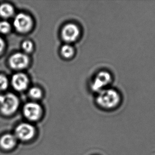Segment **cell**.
<instances>
[{"instance_id":"8","label":"cell","mask_w":155,"mask_h":155,"mask_svg":"<svg viewBox=\"0 0 155 155\" xmlns=\"http://www.w3.org/2000/svg\"><path fill=\"white\" fill-rule=\"evenodd\" d=\"M15 137L21 140H29L35 136L36 130L29 124L23 123L19 124L15 129Z\"/></svg>"},{"instance_id":"13","label":"cell","mask_w":155,"mask_h":155,"mask_svg":"<svg viewBox=\"0 0 155 155\" xmlns=\"http://www.w3.org/2000/svg\"><path fill=\"white\" fill-rule=\"evenodd\" d=\"M30 97L34 100H38L42 97V91L37 87H33L29 91Z\"/></svg>"},{"instance_id":"7","label":"cell","mask_w":155,"mask_h":155,"mask_svg":"<svg viewBox=\"0 0 155 155\" xmlns=\"http://www.w3.org/2000/svg\"><path fill=\"white\" fill-rule=\"evenodd\" d=\"M23 114L25 117L30 121H37L42 114L41 107L38 103L29 102L23 107Z\"/></svg>"},{"instance_id":"3","label":"cell","mask_w":155,"mask_h":155,"mask_svg":"<svg viewBox=\"0 0 155 155\" xmlns=\"http://www.w3.org/2000/svg\"><path fill=\"white\" fill-rule=\"evenodd\" d=\"M33 21L30 16L24 13H20L15 17L13 26L17 31L25 34L31 29Z\"/></svg>"},{"instance_id":"4","label":"cell","mask_w":155,"mask_h":155,"mask_svg":"<svg viewBox=\"0 0 155 155\" xmlns=\"http://www.w3.org/2000/svg\"><path fill=\"white\" fill-rule=\"evenodd\" d=\"M112 81L111 74L108 71H101L95 76L91 85V89L94 92H100L104 90Z\"/></svg>"},{"instance_id":"10","label":"cell","mask_w":155,"mask_h":155,"mask_svg":"<svg viewBox=\"0 0 155 155\" xmlns=\"http://www.w3.org/2000/svg\"><path fill=\"white\" fill-rule=\"evenodd\" d=\"M16 143V137L13 134H5L0 139V146L5 150L12 149L13 147H15Z\"/></svg>"},{"instance_id":"16","label":"cell","mask_w":155,"mask_h":155,"mask_svg":"<svg viewBox=\"0 0 155 155\" xmlns=\"http://www.w3.org/2000/svg\"><path fill=\"white\" fill-rule=\"evenodd\" d=\"M8 80L6 76L0 74V91L5 90L8 87Z\"/></svg>"},{"instance_id":"17","label":"cell","mask_w":155,"mask_h":155,"mask_svg":"<svg viewBox=\"0 0 155 155\" xmlns=\"http://www.w3.org/2000/svg\"><path fill=\"white\" fill-rule=\"evenodd\" d=\"M5 42L2 37H0V54H2L5 48Z\"/></svg>"},{"instance_id":"5","label":"cell","mask_w":155,"mask_h":155,"mask_svg":"<svg viewBox=\"0 0 155 155\" xmlns=\"http://www.w3.org/2000/svg\"><path fill=\"white\" fill-rule=\"evenodd\" d=\"M80 30L78 25L73 23H67L63 27L61 36L66 42H73L75 41L80 36Z\"/></svg>"},{"instance_id":"15","label":"cell","mask_w":155,"mask_h":155,"mask_svg":"<svg viewBox=\"0 0 155 155\" xmlns=\"http://www.w3.org/2000/svg\"><path fill=\"white\" fill-rule=\"evenodd\" d=\"M22 48L25 52L29 53L33 51L34 44L30 40H25L22 44Z\"/></svg>"},{"instance_id":"6","label":"cell","mask_w":155,"mask_h":155,"mask_svg":"<svg viewBox=\"0 0 155 155\" xmlns=\"http://www.w3.org/2000/svg\"><path fill=\"white\" fill-rule=\"evenodd\" d=\"M29 58L27 54L22 52H17L12 54L8 60L11 68L15 70H21L27 67Z\"/></svg>"},{"instance_id":"14","label":"cell","mask_w":155,"mask_h":155,"mask_svg":"<svg viewBox=\"0 0 155 155\" xmlns=\"http://www.w3.org/2000/svg\"><path fill=\"white\" fill-rule=\"evenodd\" d=\"M11 30V25L6 21H0V34H6Z\"/></svg>"},{"instance_id":"12","label":"cell","mask_w":155,"mask_h":155,"mask_svg":"<svg viewBox=\"0 0 155 155\" xmlns=\"http://www.w3.org/2000/svg\"><path fill=\"white\" fill-rule=\"evenodd\" d=\"M74 49L73 46L69 44H65L61 47V54L65 58H70L73 56Z\"/></svg>"},{"instance_id":"9","label":"cell","mask_w":155,"mask_h":155,"mask_svg":"<svg viewBox=\"0 0 155 155\" xmlns=\"http://www.w3.org/2000/svg\"><path fill=\"white\" fill-rule=\"evenodd\" d=\"M29 82L27 76L22 73L15 74L11 78L12 86L17 91L25 90L29 85Z\"/></svg>"},{"instance_id":"11","label":"cell","mask_w":155,"mask_h":155,"mask_svg":"<svg viewBox=\"0 0 155 155\" xmlns=\"http://www.w3.org/2000/svg\"><path fill=\"white\" fill-rule=\"evenodd\" d=\"M15 13L12 5L8 3H3L0 5V17L8 18L12 17Z\"/></svg>"},{"instance_id":"1","label":"cell","mask_w":155,"mask_h":155,"mask_svg":"<svg viewBox=\"0 0 155 155\" xmlns=\"http://www.w3.org/2000/svg\"><path fill=\"white\" fill-rule=\"evenodd\" d=\"M119 93L113 89H104L99 92L97 97V104L103 108L111 109L116 107L120 102Z\"/></svg>"},{"instance_id":"2","label":"cell","mask_w":155,"mask_h":155,"mask_svg":"<svg viewBox=\"0 0 155 155\" xmlns=\"http://www.w3.org/2000/svg\"><path fill=\"white\" fill-rule=\"evenodd\" d=\"M19 105V99L12 93H8L3 96L0 104V111L5 115H10L15 112Z\"/></svg>"},{"instance_id":"18","label":"cell","mask_w":155,"mask_h":155,"mask_svg":"<svg viewBox=\"0 0 155 155\" xmlns=\"http://www.w3.org/2000/svg\"><path fill=\"white\" fill-rule=\"evenodd\" d=\"M3 96H4V95L0 94V104L2 102V100H3Z\"/></svg>"}]
</instances>
